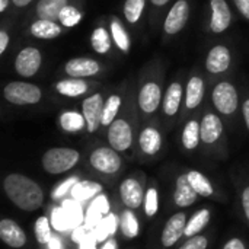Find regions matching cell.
Instances as JSON below:
<instances>
[{"label": "cell", "mask_w": 249, "mask_h": 249, "mask_svg": "<svg viewBox=\"0 0 249 249\" xmlns=\"http://www.w3.org/2000/svg\"><path fill=\"white\" fill-rule=\"evenodd\" d=\"M123 99H124V96L120 92H114L105 99L104 111H102V120H101V124L104 127H109L117 120V117L123 108V102H124Z\"/></svg>", "instance_id": "cell-27"}, {"label": "cell", "mask_w": 249, "mask_h": 249, "mask_svg": "<svg viewBox=\"0 0 249 249\" xmlns=\"http://www.w3.org/2000/svg\"><path fill=\"white\" fill-rule=\"evenodd\" d=\"M239 13L249 20V0H233Z\"/></svg>", "instance_id": "cell-44"}, {"label": "cell", "mask_w": 249, "mask_h": 249, "mask_svg": "<svg viewBox=\"0 0 249 249\" xmlns=\"http://www.w3.org/2000/svg\"><path fill=\"white\" fill-rule=\"evenodd\" d=\"M242 114H244V120H245L247 128L249 130V98H247V99L244 101V105H242Z\"/></svg>", "instance_id": "cell-49"}, {"label": "cell", "mask_w": 249, "mask_h": 249, "mask_svg": "<svg viewBox=\"0 0 249 249\" xmlns=\"http://www.w3.org/2000/svg\"><path fill=\"white\" fill-rule=\"evenodd\" d=\"M82 249H95V242L93 241H85L82 244Z\"/></svg>", "instance_id": "cell-55"}, {"label": "cell", "mask_w": 249, "mask_h": 249, "mask_svg": "<svg viewBox=\"0 0 249 249\" xmlns=\"http://www.w3.org/2000/svg\"><path fill=\"white\" fill-rule=\"evenodd\" d=\"M149 1H150L152 6H155V7H163L165 4L169 3V0H149Z\"/></svg>", "instance_id": "cell-52"}, {"label": "cell", "mask_w": 249, "mask_h": 249, "mask_svg": "<svg viewBox=\"0 0 249 249\" xmlns=\"http://www.w3.org/2000/svg\"><path fill=\"white\" fill-rule=\"evenodd\" d=\"M80 155L70 147H53L42 155V168L45 172L58 175L70 171L79 162Z\"/></svg>", "instance_id": "cell-2"}, {"label": "cell", "mask_w": 249, "mask_h": 249, "mask_svg": "<svg viewBox=\"0 0 249 249\" xmlns=\"http://www.w3.org/2000/svg\"><path fill=\"white\" fill-rule=\"evenodd\" d=\"M212 102L216 111L225 117H232L236 114L239 107V95L233 83L229 80L219 82L212 92Z\"/></svg>", "instance_id": "cell-5"}, {"label": "cell", "mask_w": 249, "mask_h": 249, "mask_svg": "<svg viewBox=\"0 0 249 249\" xmlns=\"http://www.w3.org/2000/svg\"><path fill=\"white\" fill-rule=\"evenodd\" d=\"M206 93V83L204 79L200 73H194L190 76L188 82H187V88H185V95H184V112H191L194 109H197L204 98Z\"/></svg>", "instance_id": "cell-12"}, {"label": "cell", "mask_w": 249, "mask_h": 249, "mask_svg": "<svg viewBox=\"0 0 249 249\" xmlns=\"http://www.w3.org/2000/svg\"><path fill=\"white\" fill-rule=\"evenodd\" d=\"M70 4V0H38L35 4L36 19H48L58 22L60 12Z\"/></svg>", "instance_id": "cell-23"}, {"label": "cell", "mask_w": 249, "mask_h": 249, "mask_svg": "<svg viewBox=\"0 0 249 249\" xmlns=\"http://www.w3.org/2000/svg\"><path fill=\"white\" fill-rule=\"evenodd\" d=\"M109 32H111V36H112V42L117 45V48L123 54H128L130 50H131V38H130V34L125 29L124 23L117 16L111 18Z\"/></svg>", "instance_id": "cell-24"}, {"label": "cell", "mask_w": 249, "mask_h": 249, "mask_svg": "<svg viewBox=\"0 0 249 249\" xmlns=\"http://www.w3.org/2000/svg\"><path fill=\"white\" fill-rule=\"evenodd\" d=\"M242 206H244V212H245V216L248 217L249 220V187L244 190L242 193Z\"/></svg>", "instance_id": "cell-47"}, {"label": "cell", "mask_w": 249, "mask_h": 249, "mask_svg": "<svg viewBox=\"0 0 249 249\" xmlns=\"http://www.w3.org/2000/svg\"><path fill=\"white\" fill-rule=\"evenodd\" d=\"M4 99L12 105H35L42 99V90L29 82H9L3 89Z\"/></svg>", "instance_id": "cell-4"}, {"label": "cell", "mask_w": 249, "mask_h": 249, "mask_svg": "<svg viewBox=\"0 0 249 249\" xmlns=\"http://www.w3.org/2000/svg\"><path fill=\"white\" fill-rule=\"evenodd\" d=\"M89 163L93 169L102 174H115L121 168V158L112 147H98L89 156Z\"/></svg>", "instance_id": "cell-10"}, {"label": "cell", "mask_w": 249, "mask_h": 249, "mask_svg": "<svg viewBox=\"0 0 249 249\" xmlns=\"http://www.w3.org/2000/svg\"><path fill=\"white\" fill-rule=\"evenodd\" d=\"M0 238L10 248H22L26 244V235L22 228L9 219L0 222Z\"/></svg>", "instance_id": "cell-19"}, {"label": "cell", "mask_w": 249, "mask_h": 249, "mask_svg": "<svg viewBox=\"0 0 249 249\" xmlns=\"http://www.w3.org/2000/svg\"><path fill=\"white\" fill-rule=\"evenodd\" d=\"M187 228V214L177 213L174 214L165 225V229L162 232V245L166 248L174 247L179 238L185 233Z\"/></svg>", "instance_id": "cell-17"}, {"label": "cell", "mask_w": 249, "mask_h": 249, "mask_svg": "<svg viewBox=\"0 0 249 249\" xmlns=\"http://www.w3.org/2000/svg\"><path fill=\"white\" fill-rule=\"evenodd\" d=\"M188 177V181L190 184L193 185V188L196 190V193L198 196H203V197H210L213 194V187L210 184V181L198 171H190L187 174Z\"/></svg>", "instance_id": "cell-33"}, {"label": "cell", "mask_w": 249, "mask_h": 249, "mask_svg": "<svg viewBox=\"0 0 249 249\" xmlns=\"http://www.w3.org/2000/svg\"><path fill=\"white\" fill-rule=\"evenodd\" d=\"M115 231H117V217L114 214H108L95 228V238H96V241H104L108 236H111Z\"/></svg>", "instance_id": "cell-36"}, {"label": "cell", "mask_w": 249, "mask_h": 249, "mask_svg": "<svg viewBox=\"0 0 249 249\" xmlns=\"http://www.w3.org/2000/svg\"><path fill=\"white\" fill-rule=\"evenodd\" d=\"M48 249H63V244L57 236H53L51 241L48 242Z\"/></svg>", "instance_id": "cell-50"}, {"label": "cell", "mask_w": 249, "mask_h": 249, "mask_svg": "<svg viewBox=\"0 0 249 249\" xmlns=\"http://www.w3.org/2000/svg\"><path fill=\"white\" fill-rule=\"evenodd\" d=\"M209 222H210V212H209L207 209H203V210L197 212V213L191 217V220L187 223V228H185V233H184V235H185L187 238L197 236L198 232H201V231L207 226Z\"/></svg>", "instance_id": "cell-32"}, {"label": "cell", "mask_w": 249, "mask_h": 249, "mask_svg": "<svg viewBox=\"0 0 249 249\" xmlns=\"http://www.w3.org/2000/svg\"><path fill=\"white\" fill-rule=\"evenodd\" d=\"M190 19V1L188 0H177L172 7L169 9L165 22H163V32L168 36L179 34Z\"/></svg>", "instance_id": "cell-8"}, {"label": "cell", "mask_w": 249, "mask_h": 249, "mask_svg": "<svg viewBox=\"0 0 249 249\" xmlns=\"http://www.w3.org/2000/svg\"><path fill=\"white\" fill-rule=\"evenodd\" d=\"M197 193L193 188V185L188 181L187 175H181L177 179V188H175V194H174V200L175 204L179 207H190L196 203L197 200Z\"/></svg>", "instance_id": "cell-25"}, {"label": "cell", "mask_w": 249, "mask_h": 249, "mask_svg": "<svg viewBox=\"0 0 249 249\" xmlns=\"http://www.w3.org/2000/svg\"><path fill=\"white\" fill-rule=\"evenodd\" d=\"M32 1H34V0H12V3H13L16 7H19V9H20V7H26V6L31 4Z\"/></svg>", "instance_id": "cell-51"}, {"label": "cell", "mask_w": 249, "mask_h": 249, "mask_svg": "<svg viewBox=\"0 0 249 249\" xmlns=\"http://www.w3.org/2000/svg\"><path fill=\"white\" fill-rule=\"evenodd\" d=\"M201 142L204 144H214L223 134V123L213 111H206L201 121Z\"/></svg>", "instance_id": "cell-16"}, {"label": "cell", "mask_w": 249, "mask_h": 249, "mask_svg": "<svg viewBox=\"0 0 249 249\" xmlns=\"http://www.w3.org/2000/svg\"><path fill=\"white\" fill-rule=\"evenodd\" d=\"M207 244L209 242H207V238L206 236L197 235V236L190 238L179 249H206L207 248Z\"/></svg>", "instance_id": "cell-43"}, {"label": "cell", "mask_w": 249, "mask_h": 249, "mask_svg": "<svg viewBox=\"0 0 249 249\" xmlns=\"http://www.w3.org/2000/svg\"><path fill=\"white\" fill-rule=\"evenodd\" d=\"M232 64V53L229 47L225 44L214 45L209 53L206 58V70L210 74H222L229 70Z\"/></svg>", "instance_id": "cell-13"}, {"label": "cell", "mask_w": 249, "mask_h": 249, "mask_svg": "<svg viewBox=\"0 0 249 249\" xmlns=\"http://www.w3.org/2000/svg\"><path fill=\"white\" fill-rule=\"evenodd\" d=\"M83 19V12L76 7L74 4H67L61 12H60V16H58V22L60 25H63L64 28H73L76 26L80 20Z\"/></svg>", "instance_id": "cell-35"}, {"label": "cell", "mask_w": 249, "mask_h": 249, "mask_svg": "<svg viewBox=\"0 0 249 249\" xmlns=\"http://www.w3.org/2000/svg\"><path fill=\"white\" fill-rule=\"evenodd\" d=\"M111 32H108L105 29V26H98L93 29L92 35H90V44L93 47V50L98 54H107L111 50Z\"/></svg>", "instance_id": "cell-30"}, {"label": "cell", "mask_w": 249, "mask_h": 249, "mask_svg": "<svg viewBox=\"0 0 249 249\" xmlns=\"http://www.w3.org/2000/svg\"><path fill=\"white\" fill-rule=\"evenodd\" d=\"M76 182H77V178H76V177H71V178L66 179L63 184H60V185L54 190V193H53V198H54V200H57V198L63 197L64 194L70 193V191H71V188H73V185H74Z\"/></svg>", "instance_id": "cell-42"}, {"label": "cell", "mask_w": 249, "mask_h": 249, "mask_svg": "<svg viewBox=\"0 0 249 249\" xmlns=\"http://www.w3.org/2000/svg\"><path fill=\"white\" fill-rule=\"evenodd\" d=\"M121 231L124 233V236H127L128 239H133L139 235V222L134 216L133 212L127 210L123 213L121 216Z\"/></svg>", "instance_id": "cell-37"}, {"label": "cell", "mask_w": 249, "mask_h": 249, "mask_svg": "<svg viewBox=\"0 0 249 249\" xmlns=\"http://www.w3.org/2000/svg\"><path fill=\"white\" fill-rule=\"evenodd\" d=\"M158 209H159L158 191L155 188H149L146 193V198H144V212L149 217H153L158 213Z\"/></svg>", "instance_id": "cell-40"}, {"label": "cell", "mask_w": 249, "mask_h": 249, "mask_svg": "<svg viewBox=\"0 0 249 249\" xmlns=\"http://www.w3.org/2000/svg\"><path fill=\"white\" fill-rule=\"evenodd\" d=\"M137 107L144 115H153L162 105V83L159 77L149 76L139 86L136 95Z\"/></svg>", "instance_id": "cell-3"}, {"label": "cell", "mask_w": 249, "mask_h": 249, "mask_svg": "<svg viewBox=\"0 0 249 249\" xmlns=\"http://www.w3.org/2000/svg\"><path fill=\"white\" fill-rule=\"evenodd\" d=\"M108 213H109V203H108L107 196H98L86 213V217H85L86 228L95 229L102 222V216H105Z\"/></svg>", "instance_id": "cell-26"}, {"label": "cell", "mask_w": 249, "mask_h": 249, "mask_svg": "<svg viewBox=\"0 0 249 249\" xmlns=\"http://www.w3.org/2000/svg\"><path fill=\"white\" fill-rule=\"evenodd\" d=\"M139 146H140L143 153H146L149 156L156 155L162 147V134H160V131L153 125L144 127L142 130L140 136H139Z\"/></svg>", "instance_id": "cell-22"}, {"label": "cell", "mask_w": 249, "mask_h": 249, "mask_svg": "<svg viewBox=\"0 0 249 249\" xmlns=\"http://www.w3.org/2000/svg\"><path fill=\"white\" fill-rule=\"evenodd\" d=\"M128 107L124 111L123 117H118L108 127V143L117 152H125L133 144V125L128 120Z\"/></svg>", "instance_id": "cell-6"}, {"label": "cell", "mask_w": 249, "mask_h": 249, "mask_svg": "<svg viewBox=\"0 0 249 249\" xmlns=\"http://www.w3.org/2000/svg\"><path fill=\"white\" fill-rule=\"evenodd\" d=\"M86 231H88L86 226L85 228H76L74 232H73V241L74 242H79V244L85 242V239H88L86 238Z\"/></svg>", "instance_id": "cell-46"}, {"label": "cell", "mask_w": 249, "mask_h": 249, "mask_svg": "<svg viewBox=\"0 0 249 249\" xmlns=\"http://www.w3.org/2000/svg\"><path fill=\"white\" fill-rule=\"evenodd\" d=\"M102 191V185L93 181H77L70 194L76 201H86L95 196H98Z\"/></svg>", "instance_id": "cell-29"}, {"label": "cell", "mask_w": 249, "mask_h": 249, "mask_svg": "<svg viewBox=\"0 0 249 249\" xmlns=\"http://www.w3.org/2000/svg\"><path fill=\"white\" fill-rule=\"evenodd\" d=\"M63 209L66 210V213L69 216L70 226H77L82 222V209L79 207V204H76L73 201H66Z\"/></svg>", "instance_id": "cell-41"}, {"label": "cell", "mask_w": 249, "mask_h": 249, "mask_svg": "<svg viewBox=\"0 0 249 249\" xmlns=\"http://www.w3.org/2000/svg\"><path fill=\"white\" fill-rule=\"evenodd\" d=\"M104 96L101 92H95L89 96H86L82 102V114L86 121V130L88 133H95L102 125V111H104Z\"/></svg>", "instance_id": "cell-9"}, {"label": "cell", "mask_w": 249, "mask_h": 249, "mask_svg": "<svg viewBox=\"0 0 249 249\" xmlns=\"http://www.w3.org/2000/svg\"><path fill=\"white\" fill-rule=\"evenodd\" d=\"M144 6H146V0H125L123 7L125 20L131 25H136L142 19Z\"/></svg>", "instance_id": "cell-34"}, {"label": "cell", "mask_w": 249, "mask_h": 249, "mask_svg": "<svg viewBox=\"0 0 249 249\" xmlns=\"http://www.w3.org/2000/svg\"><path fill=\"white\" fill-rule=\"evenodd\" d=\"M223 249H245V245L241 239H231Z\"/></svg>", "instance_id": "cell-48"}, {"label": "cell", "mask_w": 249, "mask_h": 249, "mask_svg": "<svg viewBox=\"0 0 249 249\" xmlns=\"http://www.w3.org/2000/svg\"><path fill=\"white\" fill-rule=\"evenodd\" d=\"M42 64V54L36 47L22 48L15 58V70L20 77H32L38 73Z\"/></svg>", "instance_id": "cell-7"}, {"label": "cell", "mask_w": 249, "mask_h": 249, "mask_svg": "<svg viewBox=\"0 0 249 249\" xmlns=\"http://www.w3.org/2000/svg\"><path fill=\"white\" fill-rule=\"evenodd\" d=\"M92 85L85 80V79H77V77H67L61 79L55 83L54 89L58 95L66 96V98H79L83 96L90 90Z\"/></svg>", "instance_id": "cell-18"}, {"label": "cell", "mask_w": 249, "mask_h": 249, "mask_svg": "<svg viewBox=\"0 0 249 249\" xmlns=\"http://www.w3.org/2000/svg\"><path fill=\"white\" fill-rule=\"evenodd\" d=\"M51 225L55 231H66L67 228H71L70 226V222H69V216L66 213V210L61 207H55L53 210V214H51Z\"/></svg>", "instance_id": "cell-39"}, {"label": "cell", "mask_w": 249, "mask_h": 249, "mask_svg": "<svg viewBox=\"0 0 249 249\" xmlns=\"http://www.w3.org/2000/svg\"><path fill=\"white\" fill-rule=\"evenodd\" d=\"M201 142V124L198 120L193 118L187 121L182 130V146L187 150H194Z\"/></svg>", "instance_id": "cell-28"}, {"label": "cell", "mask_w": 249, "mask_h": 249, "mask_svg": "<svg viewBox=\"0 0 249 249\" xmlns=\"http://www.w3.org/2000/svg\"><path fill=\"white\" fill-rule=\"evenodd\" d=\"M102 249H117V242L114 239H108L105 242V245L102 247Z\"/></svg>", "instance_id": "cell-53"}, {"label": "cell", "mask_w": 249, "mask_h": 249, "mask_svg": "<svg viewBox=\"0 0 249 249\" xmlns=\"http://www.w3.org/2000/svg\"><path fill=\"white\" fill-rule=\"evenodd\" d=\"M60 125L64 131L76 133L86 127V121L83 114H79L76 111H66L60 115Z\"/></svg>", "instance_id": "cell-31"}, {"label": "cell", "mask_w": 249, "mask_h": 249, "mask_svg": "<svg viewBox=\"0 0 249 249\" xmlns=\"http://www.w3.org/2000/svg\"><path fill=\"white\" fill-rule=\"evenodd\" d=\"M120 194L123 203L128 209H137L143 201V188L140 182L133 178H127L125 181H123L120 187Z\"/></svg>", "instance_id": "cell-21"}, {"label": "cell", "mask_w": 249, "mask_h": 249, "mask_svg": "<svg viewBox=\"0 0 249 249\" xmlns=\"http://www.w3.org/2000/svg\"><path fill=\"white\" fill-rule=\"evenodd\" d=\"M102 71V64L90 57H74L64 64V73L69 77L88 79L99 74Z\"/></svg>", "instance_id": "cell-11"}, {"label": "cell", "mask_w": 249, "mask_h": 249, "mask_svg": "<svg viewBox=\"0 0 249 249\" xmlns=\"http://www.w3.org/2000/svg\"><path fill=\"white\" fill-rule=\"evenodd\" d=\"M184 95H185V89L182 86V82L179 79L171 82L162 102V112L165 117L174 118L179 112V108L182 107L184 102Z\"/></svg>", "instance_id": "cell-15"}, {"label": "cell", "mask_w": 249, "mask_h": 249, "mask_svg": "<svg viewBox=\"0 0 249 249\" xmlns=\"http://www.w3.org/2000/svg\"><path fill=\"white\" fill-rule=\"evenodd\" d=\"M212 18L209 28L213 34L225 32L232 23V12L226 0H210Z\"/></svg>", "instance_id": "cell-14"}, {"label": "cell", "mask_w": 249, "mask_h": 249, "mask_svg": "<svg viewBox=\"0 0 249 249\" xmlns=\"http://www.w3.org/2000/svg\"><path fill=\"white\" fill-rule=\"evenodd\" d=\"M10 4V0H0V13H4Z\"/></svg>", "instance_id": "cell-54"}, {"label": "cell", "mask_w": 249, "mask_h": 249, "mask_svg": "<svg viewBox=\"0 0 249 249\" xmlns=\"http://www.w3.org/2000/svg\"><path fill=\"white\" fill-rule=\"evenodd\" d=\"M63 25L55 20L48 19H36L31 23L29 32L34 38L38 39H54L63 34Z\"/></svg>", "instance_id": "cell-20"}, {"label": "cell", "mask_w": 249, "mask_h": 249, "mask_svg": "<svg viewBox=\"0 0 249 249\" xmlns=\"http://www.w3.org/2000/svg\"><path fill=\"white\" fill-rule=\"evenodd\" d=\"M9 42H10V36H9L7 31L6 29H1L0 31V54L1 55L6 53V50L9 47Z\"/></svg>", "instance_id": "cell-45"}, {"label": "cell", "mask_w": 249, "mask_h": 249, "mask_svg": "<svg viewBox=\"0 0 249 249\" xmlns=\"http://www.w3.org/2000/svg\"><path fill=\"white\" fill-rule=\"evenodd\" d=\"M35 236L36 241L42 245H48V242L51 241V220H48L45 216H41L35 222Z\"/></svg>", "instance_id": "cell-38"}, {"label": "cell", "mask_w": 249, "mask_h": 249, "mask_svg": "<svg viewBox=\"0 0 249 249\" xmlns=\"http://www.w3.org/2000/svg\"><path fill=\"white\" fill-rule=\"evenodd\" d=\"M3 188L9 200L20 210L35 212L44 203L41 187L31 178L20 174H10L4 178Z\"/></svg>", "instance_id": "cell-1"}]
</instances>
